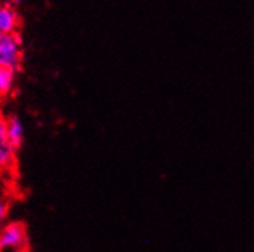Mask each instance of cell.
I'll list each match as a JSON object with an SVG mask.
<instances>
[{
	"label": "cell",
	"instance_id": "1",
	"mask_svg": "<svg viewBox=\"0 0 254 252\" xmlns=\"http://www.w3.org/2000/svg\"><path fill=\"white\" fill-rule=\"evenodd\" d=\"M23 65V40L20 32L0 35V68H8L15 73Z\"/></svg>",
	"mask_w": 254,
	"mask_h": 252
},
{
	"label": "cell",
	"instance_id": "2",
	"mask_svg": "<svg viewBox=\"0 0 254 252\" xmlns=\"http://www.w3.org/2000/svg\"><path fill=\"white\" fill-rule=\"evenodd\" d=\"M27 227L20 220H8L0 230V252L23 251L27 248Z\"/></svg>",
	"mask_w": 254,
	"mask_h": 252
},
{
	"label": "cell",
	"instance_id": "3",
	"mask_svg": "<svg viewBox=\"0 0 254 252\" xmlns=\"http://www.w3.org/2000/svg\"><path fill=\"white\" fill-rule=\"evenodd\" d=\"M17 151L11 145L6 135V122L5 118L0 115V174L8 172L15 166Z\"/></svg>",
	"mask_w": 254,
	"mask_h": 252
},
{
	"label": "cell",
	"instance_id": "4",
	"mask_svg": "<svg viewBox=\"0 0 254 252\" xmlns=\"http://www.w3.org/2000/svg\"><path fill=\"white\" fill-rule=\"evenodd\" d=\"M20 15L8 2H0V35L17 34L20 29Z\"/></svg>",
	"mask_w": 254,
	"mask_h": 252
},
{
	"label": "cell",
	"instance_id": "5",
	"mask_svg": "<svg viewBox=\"0 0 254 252\" xmlns=\"http://www.w3.org/2000/svg\"><path fill=\"white\" fill-rule=\"evenodd\" d=\"M6 122V135L8 139L11 142V145L14 147L15 151H18L23 144H24V136H26V129L24 124L21 121V118L15 113H11L9 116L5 118Z\"/></svg>",
	"mask_w": 254,
	"mask_h": 252
},
{
	"label": "cell",
	"instance_id": "6",
	"mask_svg": "<svg viewBox=\"0 0 254 252\" xmlns=\"http://www.w3.org/2000/svg\"><path fill=\"white\" fill-rule=\"evenodd\" d=\"M17 73L8 68H0V99L9 97L15 89Z\"/></svg>",
	"mask_w": 254,
	"mask_h": 252
},
{
	"label": "cell",
	"instance_id": "7",
	"mask_svg": "<svg viewBox=\"0 0 254 252\" xmlns=\"http://www.w3.org/2000/svg\"><path fill=\"white\" fill-rule=\"evenodd\" d=\"M8 216H9V201L0 197V230L8 222Z\"/></svg>",
	"mask_w": 254,
	"mask_h": 252
},
{
	"label": "cell",
	"instance_id": "8",
	"mask_svg": "<svg viewBox=\"0 0 254 252\" xmlns=\"http://www.w3.org/2000/svg\"><path fill=\"white\" fill-rule=\"evenodd\" d=\"M23 2H24V0H8V3H9L11 6H14V8L20 6V5H21Z\"/></svg>",
	"mask_w": 254,
	"mask_h": 252
},
{
	"label": "cell",
	"instance_id": "9",
	"mask_svg": "<svg viewBox=\"0 0 254 252\" xmlns=\"http://www.w3.org/2000/svg\"><path fill=\"white\" fill-rule=\"evenodd\" d=\"M0 175H2V174H0Z\"/></svg>",
	"mask_w": 254,
	"mask_h": 252
}]
</instances>
